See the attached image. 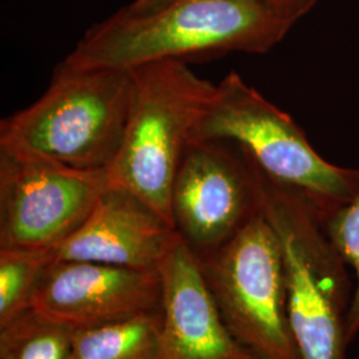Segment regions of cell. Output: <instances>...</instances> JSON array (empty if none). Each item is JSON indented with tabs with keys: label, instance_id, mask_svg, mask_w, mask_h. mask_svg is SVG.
I'll list each match as a JSON object with an SVG mask.
<instances>
[{
	"label": "cell",
	"instance_id": "obj_1",
	"mask_svg": "<svg viewBox=\"0 0 359 359\" xmlns=\"http://www.w3.org/2000/svg\"><path fill=\"white\" fill-rule=\"evenodd\" d=\"M292 27L264 0H173L145 15L118 10L90 27L63 62L130 71L164 60L188 65L231 52L265 53Z\"/></svg>",
	"mask_w": 359,
	"mask_h": 359
},
{
	"label": "cell",
	"instance_id": "obj_2",
	"mask_svg": "<svg viewBox=\"0 0 359 359\" xmlns=\"http://www.w3.org/2000/svg\"><path fill=\"white\" fill-rule=\"evenodd\" d=\"M257 170L261 212L281 249L287 314L299 357L347 359V318L355 285L326 231L322 210L301 189Z\"/></svg>",
	"mask_w": 359,
	"mask_h": 359
},
{
	"label": "cell",
	"instance_id": "obj_3",
	"mask_svg": "<svg viewBox=\"0 0 359 359\" xmlns=\"http://www.w3.org/2000/svg\"><path fill=\"white\" fill-rule=\"evenodd\" d=\"M133 97L130 71L62 62L47 90L0 124V144L67 167L108 170L121 148Z\"/></svg>",
	"mask_w": 359,
	"mask_h": 359
},
{
	"label": "cell",
	"instance_id": "obj_4",
	"mask_svg": "<svg viewBox=\"0 0 359 359\" xmlns=\"http://www.w3.org/2000/svg\"><path fill=\"white\" fill-rule=\"evenodd\" d=\"M130 72L132 105L109 177L173 226L175 179L216 86L175 60L149 63Z\"/></svg>",
	"mask_w": 359,
	"mask_h": 359
},
{
	"label": "cell",
	"instance_id": "obj_5",
	"mask_svg": "<svg viewBox=\"0 0 359 359\" xmlns=\"http://www.w3.org/2000/svg\"><path fill=\"white\" fill-rule=\"evenodd\" d=\"M205 140L237 144L266 176L306 193L323 215L358 188V169L326 161L290 116L236 72L216 86L193 130L192 142Z\"/></svg>",
	"mask_w": 359,
	"mask_h": 359
},
{
	"label": "cell",
	"instance_id": "obj_6",
	"mask_svg": "<svg viewBox=\"0 0 359 359\" xmlns=\"http://www.w3.org/2000/svg\"><path fill=\"white\" fill-rule=\"evenodd\" d=\"M197 261L222 320L245 348L257 359H301L287 314L281 249L262 212Z\"/></svg>",
	"mask_w": 359,
	"mask_h": 359
},
{
	"label": "cell",
	"instance_id": "obj_7",
	"mask_svg": "<svg viewBox=\"0 0 359 359\" xmlns=\"http://www.w3.org/2000/svg\"><path fill=\"white\" fill-rule=\"evenodd\" d=\"M111 184L108 170L67 167L0 144V248L56 250Z\"/></svg>",
	"mask_w": 359,
	"mask_h": 359
},
{
	"label": "cell",
	"instance_id": "obj_8",
	"mask_svg": "<svg viewBox=\"0 0 359 359\" xmlns=\"http://www.w3.org/2000/svg\"><path fill=\"white\" fill-rule=\"evenodd\" d=\"M261 212L258 170L234 142H191L172 191L175 231L196 258L226 244Z\"/></svg>",
	"mask_w": 359,
	"mask_h": 359
},
{
	"label": "cell",
	"instance_id": "obj_9",
	"mask_svg": "<svg viewBox=\"0 0 359 359\" xmlns=\"http://www.w3.org/2000/svg\"><path fill=\"white\" fill-rule=\"evenodd\" d=\"M158 269H130L88 261H53L32 301L40 316L72 329L161 311Z\"/></svg>",
	"mask_w": 359,
	"mask_h": 359
},
{
	"label": "cell",
	"instance_id": "obj_10",
	"mask_svg": "<svg viewBox=\"0 0 359 359\" xmlns=\"http://www.w3.org/2000/svg\"><path fill=\"white\" fill-rule=\"evenodd\" d=\"M158 271L163 304L157 359H257L226 327L197 258L179 234Z\"/></svg>",
	"mask_w": 359,
	"mask_h": 359
},
{
	"label": "cell",
	"instance_id": "obj_11",
	"mask_svg": "<svg viewBox=\"0 0 359 359\" xmlns=\"http://www.w3.org/2000/svg\"><path fill=\"white\" fill-rule=\"evenodd\" d=\"M176 236L142 198L111 184L80 228L55 250V259L158 269Z\"/></svg>",
	"mask_w": 359,
	"mask_h": 359
},
{
	"label": "cell",
	"instance_id": "obj_12",
	"mask_svg": "<svg viewBox=\"0 0 359 359\" xmlns=\"http://www.w3.org/2000/svg\"><path fill=\"white\" fill-rule=\"evenodd\" d=\"M161 311L72 329L69 359H157Z\"/></svg>",
	"mask_w": 359,
	"mask_h": 359
},
{
	"label": "cell",
	"instance_id": "obj_13",
	"mask_svg": "<svg viewBox=\"0 0 359 359\" xmlns=\"http://www.w3.org/2000/svg\"><path fill=\"white\" fill-rule=\"evenodd\" d=\"M53 261V249L0 248V327L32 310L39 285Z\"/></svg>",
	"mask_w": 359,
	"mask_h": 359
},
{
	"label": "cell",
	"instance_id": "obj_14",
	"mask_svg": "<svg viewBox=\"0 0 359 359\" xmlns=\"http://www.w3.org/2000/svg\"><path fill=\"white\" fill-rule=\"evenodd\" d=\"M72 327L28 310L0 327V359H69Z\"/></svg>",
	"mask_w": 359,
	"mask_h": 359
},
{
	"label": "cell",
	"instance_id": "obj_15",
	"mask_svg": "<svg viewBox=\"0 0 359 359\" xmlns=\"http://www.w3.org/2000/svg\"><path fill=\"white\" fill-rule=\"evenodd\" d=\"M358 188L354 197L344 205L323 215L325 228L347 266L355 276V289L347 318V338L353 342L359 334V167Z\"/></svg>",
	"mask_w": 359,
	"mask_h": 359
},
{
	"label": "cell",
	"instance_id": "obj_16",
	"mask_svg": "<svg viewBox=\"0 0 359 359\" xmlns=\"http://www.w3.org/2000/svg\"><path fill=\"white\" fill-rule=\"evenodd\" d=\"M264 1L293 26L295 22L304 18L318 3V0H264Z\"/></svg>",
	"mask_w": 359,
	"mask_h": 359
},
{
	"label": "cell",
	"instance_id": "obj_17",
	"mask_svg": "<svg viewBox=\"0 0 359 359\" xmlns=\"http://www.w3.org/2000/svg\"><path fill=\"white\" fill-rule=\"evenodd\" d=\"M173 0H135L128 6L123 7L127 13H135V15H145L160 10L165 7Z\"/></svg>",
	"mask_w": 359,
	"mask_h": 359
}]
</instances>
